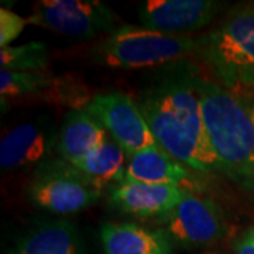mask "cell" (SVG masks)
<instances>
[{
	"label": "cell",
	"instance_id": "cell-1",
	"mask_svg": "<svg viewBox=\"0 0 254 254\" xmlns=\"http://www.w3.org/2000/svg\"><path fill=\"white\" fill-rule=\"evenodd\" d=\"M198 72L180 64L137 100L157 143L193 173L222 174L202 115Z\"/></svg>",
	"mask_w": 254,
	"mask_h": 254
},
{
	"label": "cell",
	"instance_id": "cell-2",
	"mask_svg": "<svg viewBox=\"0 0 254 254\" xmlns=\"http://www.w3.org/2000/svg\"><path fill=\"white\" fill-rule=\"evenodd\" d=\"M196 88L205 127L222 173L239 187L254 192V103L199 73Z\"/></svg>",
	"mask_w": 254,
	"mask_h": 254
},
{
	"label": "cell",
	"instance_id": "cell-3",
	"mask_svg": "<svg viewBox=\"0 0 254 254\" xmlns=\"http://www.w3.org/2000/svg\"><path fill=\"white\" fill-rule=\"evenodd\" d=\"M202 61L226 91L254 100V1L239 4L202 36Z\"/></svg>",
	"mask_w": 254,
	"mask_h": 254
},
{
	"label": "cell",
	"instance_id": "cell-4",
	"mask_svg": "<svg viewBox=\"0 0 254 254\" xmlns=\"http://www.w3.org/2000/svg\"><path fill=\"white\" fill-rule=\"evenodd\" d=\"M202 37L165 34L145 27L125 24L91 50L93 61L110 68H148L182 61L199 53Z\"/></svg>",
	"mask_w": 254,
	"mask_h": 254
},
{
	"label": "cell",
	"instance_id": "cell-5",
	"mask_svg": "<svg viewBox=\"0 0 254 254\" xmlns=\"http://www.w3.org/2000/svg\"><path fill=\"white\" fill-rule=\"evenodd\" d=\"M102 198V190L64 158H50L37 165L27 185V199L37 208L69 215L89 208Z\"/></svg>",
	"mask_w": 254,
	"mask_h": 254
},
{
	"label": "cell",
	"instance_id": "cell-6",
	"mask_svg": "<svg viewBox=\"0 0 254 254\" xmlns=\"http://www.w3.org/2000/svg\"><path fill=\"white\" fill-rule=\"evenodd\" d=\"M30 24L73 38H92L116 30L118 16L96 0H43L38 1Z\"/></svg>",
	"mask_w": 254,
	"mask_h": 254
},
{
	"label": "cell",
	"instance_id": "cell-7",
	"mask_svg": "<svg viewBox=\"0 0 254 254\" xmlns=\"http://www.w3.org/2000/svg\"><path fill=\"white\" fill-rule=\"evenodd\" d=\"M86 110L99 122L127 155L160 145L138 103L122 92L95 95Z\"/></svg>",
	"mask_w": 254,
	"mask_h": 254
},
{
	"label": "cell",
	"instance_id": "cell-8",
	"mask_svg": "<svg viewBox=\"0 0 254 254\" xmlns=\"http://www.w3.org/2000/svg\"><path fill=\"white\" fill-rule=\"evenodd\" d=\"M160 223L174 245L184 249L213 245L226 236L229 229L225 213L215 200L190 192Z\"/></svg>",
	"mask_w": 254,
	"mask_h": 254
},
{
	"label": "cell",
	"instance_id": "cell-9",
	"mask_svg": "<svg viewBox=\"0 0 254 254\" xmlns=\"http://www.w3.org/2000/svg\"><path fill=\"white\" fill-rule=\"evenodd\" d=\"M223 3L213 0H148L138 17L143 27L165 34H184L208 26Z\"/></svg>",
	"mask_w": 254,
	"mask_h": 254
},
{
	"label": "cell",
	"instance_id": "cell-10",
	"mask_svg": "<svg viewBox=\"0 0 254 254\" xmlns=\"http://www.w3.org/2000/svg\"><path fill=\"white\" fill-rule=\"evenodd\" d=\"M58 133L47 119L18 125L6 133L0 143V167L3 171L40 165L50 160L57 147Z\"/></svg>",
	"mask_w": 254,
	"mask_h": 254
},
{
	"label": "cell",
	"instance_id": "cell-11",
	"mask_svg": "<svg viewBox=\"0 0 254 254\" xmlns=\"http://www.w3.org/2000/svg\"><path fill=\"white\" fill-rule=\"evenodd\" d=\"M188 192L178 187L122 181L109 188V199L122 213L161 220L180 205Z\"/></svg>",
	"mask_w": 254,
	"mask_h": 254
},
{
	"label": "cell",
	"instance_id": "cell-12",
	"mask_svg": "<svg viewBox=\"0 0 254 254\" xmlns=\"http://www.w3.org/2000/svg\"><path fill=\"white\" fill-rule=\"evenodd\" d=\"M100 240L105 254H173L174 243L164 229L137 223H103Z\"/></svg>",
	"mask_w": 254,
	"mask_h": 254
},
{
	"label": "cell",
	"instance_id": "cell-13",
	"mask_svg": "<svg viewBox=\"0 0 254 254\" xmlns=\"http://www.w3.org/2000/svg\"><path fill=\"white\" fill-rule=\"evenodd\" d=\"M192 173L163 147L157 145L128 157L123 181L168 185L190 190L187 187L190 185Z\"/></svg>",
	"mask_w": 254,
	"mask_h": 254
},
{
	"label": "cell",
	"instance_id": "cell-14",
	"mask_svg": "<svg viewBox=\"0 0 254 254\" xmlns=\"http://www.w3.org/2000/svg\"><path fill=\"white\" fill-rule=\"evenodd\" d=\"M109 138V133L86 109L69 110L58 131L55 153L78 164Z\"/></svg>",
	"mask_w": 254,
	"mask_h": 254
},
{
	"label": "cell",
	"instance_id": "cell-15",
	"mask_svg": "<svg viewBox=\"0 0 254 254\" xmlns=\"http://www.w3.org/2000/svg\"><path fill=\"white\" fill-rule=\"evenodd\" d=\"M6 254H86V250L75 225L51 220L28 229Z\"/></svg>",
	"mask_w": 254,
	"mask_h": 254
},
{
	"label": "cell",
	"instance_id": "cell-16",
	"mask_svg": "<svg viewBox=\"0 0 254 254\" xmlns=\"http://www.w3.org/2000/svg\"><path fill=\"white\" fill-rule=\"evenodd\" d=\"M126 151L109 136L103 144L86 155L82 161L75 164V167L91 181L95 188L103 190L125 180L128 163L126 161Z\"/></svg>",
	"mask_w": 254,
	"mask_h": 254
},
{
	"label": "cell",
	"instance_id": "cell-17",
	"mask_svg": "<svg viewBox=\"0 0 254 254\" xmlns=\"http://www.w3.org/2000/svg\"><path fill=\"white\" fill-rule=\"evenodd\" d=\"M50 64L48 48L44 43H28L0 50V65L6 71L41 72Z\"/></svg>",
	"mask_w": 254,
	"mask_h": 254
},
{
	"label": "cell",
	"instance_id": "cell-18",
	"mask_svg": "<svg viewBox=\"0 0 254 254\" xmlns=\"http://www.w3.org/2000/svg\"><path fill=\"white\" fill-rule=\"evenodd\" d=\"M37 98L55 105H63L72 108V110L86 109L93 99L91 89L72 75L58 76L53 79V83L43 91Z\"/></svg>",
	"mask_w": 254,
	"mask_h": 254
},
{
	"label": "cell",
	"instance_id": "cell-19",
	"mask_svg": "<svg viewBox=\"0 0 254 254\" xmlns=\"http://www.w3.org/2000/svg\"><path fill=\"white\" fill-rule=\"evenodd\" d=\"M54 76L44 72L6 71L0 72V95L1 100L20 98L28 95H40L53 83Z\"/></svg>",
	"mask_w": 254,
	"mask_h": 254
},
{
	"label": "cell",
	"instance_id": "cell-20",
	"mask_svg": "<svg viewBox=\"0 0 254 254\" xmlns=\"http://www.w3.org/2000/svg\"><path fill=\"white\" fill-rule=\"evenodd\" d=\"M27 18H23L11 10L0 9V47L6 48L17 38L27 24Z\"/></svg>",
	"mask_w": 254,
	"mask_h": 254
},
{
	"label": "cell",
	"instance_id": "cell-21",
	"mask_svg": "<svg viewBox=\"0 0 254 254\" xmlns=\"http://www.w3.org/2000/svg\"><path fill=\"white\" fill-rule=\"evenodd\" d=\"M235 252L236 254H254V243L242 236L235 242Z\"/></svg>",
	"mask_w": 254,
	"mask_h": 254
},
{
	"label": "cell",
	"instance_id": "cell-22",
	"mask_svg": "<svg viewBox=\"0 0 254 254\" xmlns=\"http://www.w3.org/2000/svg\"><path fill=\"white\" fill-rule=\"evenodd\" d=\"M243 236H245L246 239H249L250 242H253V243H254V226L250 227V229H249V230L246 232L245 235H243Z\"/></svg>",
	"mask_w": 254,
	"mask_h": 254
},
{
	"label": "cell",
	"instance_id": "cell-23",
	"mask_svg": "<svg viewBox=\"0 0 254 254\" xmlns=\"http://www.w3.org/2000/svg\"><path fill=\"white\" fill-rule=\"evenodd\" d=\"M252 119H253V122H254V106L252 108Z\"/></svg>",
	"mask_w": 254,
	"mask_h": 254
}]
</instances>
